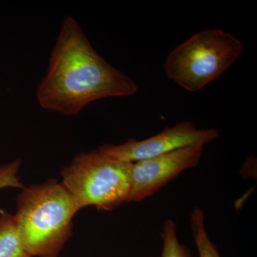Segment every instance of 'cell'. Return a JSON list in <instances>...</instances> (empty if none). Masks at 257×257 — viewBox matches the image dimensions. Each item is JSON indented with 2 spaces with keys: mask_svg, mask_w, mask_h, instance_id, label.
<instances>
[{
  "mask_svg": "<svg viewBox=\"0 0 257 257\" xmlns=\"http://www.w3.org/2000/svg\"><path fill=\"white\" fill-rule=\"evenodd\" d=\"M190 226L199 257H221L216 245L209 239L205 227V216L199 208L193 210Z\"/></svg>",
  "mask_w": 257,
  "mask_h": 257,
  "instance_id": "8",
  "label": "cell"
},
{
  "mask_svg": "<svg viewBox=\"0 0 257 257\" xmlns=\"http://www.w3.org/2000/svg\"><path fill=\"white\" fill-rule=\"evenodd\" d=\"M133 163L108 156L99 150L82 152L62 169L61 183L79 210L94 206L111 211L128 202Z\"/></svg>",
  "mask_w": 257,
  "mask_h": 257,
  "instance_id": "3",
  "label": "cell"
},
{
  "mask_svg": "<svg viewBox=\"0 0 257 257\" xmlns=\"http://www.w3.org/2000/svg\"><path fill=\"white\" fill-rule=\"evenodd\" d=\"M138 91L130 76L94 50L77 20L65 17L46 74L37 86V99L42 109L74 116L94 101L133 96Z\"/></svg>",
  "mask_w": 257,
  "mask_h": 257,
  "instance_id": "1",
  "label": "cell"
},
{
  "mask_svg": "<svg viewBox=\"0 0 257 257\" xmlns=\"http://www.w3.org/2000/svg\"><path fill=\"white\" fill-rule=\"evenodd\" d=\"M162 239V257H192L190 250L179 242L175 221L167 219L161 231Z\"/></svg>",
  "mask_w": 257,
  "mask_h": 257,
  "instance_id": "9",
  "label": "cell"
},
{
  "mask_svg": "<svg viewBox=\"0 0 257 257\" xmlns=\"http://www.w3.org/2000/svg\"><path fill=\"white\" fill-rule=\"evenodd\" d=\"M79 211L57 179L24 187L14 216L25 251L31 257H59L72 236V219Z\"/></svg>",
  "mask_w": 257,
  "mask_h": 257,
  "instance_id": "2",
  "label": "cell"
},
{
  "mask_svg": "<svg viewBox=\"0 0 257 257\" xmlns=\"http://www.w3.org/2000/svg\"><path fill=\"white\" fill-rule=\"evenodd\" d=\"M219 137L215 128H197L191 121L178 123L143 140L130 139L120 145L105 144L98 150L108 156L123 162H140L194 145L212 143Z\"/></svg>",
  "mask_w": 257,
  "mask_h": 257,
  "instance_id": "5",
  "label": "cell"
},
{
  "mask_svg": "<svg viewBox=\"0 0 257 257\" xmlns=\"http://www.w3.org/2000/svg\"><path fill=\"white\" fill-rule=\"evenodd\" d=\"M21 166V159L0 165V190L7 188L23 189L25 187L19 175Z\"/></svg>",
  "mask_w": 257,
  "mask_h": 257,
  "instance_id": "10",
  "label": "cell"
},
{
  "mask_svg": "<svg viewBox=\"0 0 257 257\" xmlns=\"http://www.w3.org/2000/svg\"><path fill=\"white\" fill-rule=\"evenodd\" d=\"M0 257H31L22 244L15 216L0 209Z\"/></svg>",
  "mask_w": 257,
  "mask_h": 257,
  "instance_id": "7",
  "label": "cell"
},
{
  "mask_svg": "<svg viewBox=\"0 0 257 257\" xmlns=\"http://www.w3.org/2000/svg\"><path fill=\"white\" fill-rule=\"evenodd\" d=\"M242 51V43L229 32L202 30L169 54L164 71L183 89L198 92L231 67Z\"/></svg>",
  "mask_w": 257,
  "mask_h": 257,
  "instance_id": "4",
  "label": "cell"
},
{
  "mask_svg": "<svg viewBox=\"0 0 257 257\" xmlns=\"http://www.w3.org/2000/svg\"><path fill=\"white\" fill-rule=\"evenodd\" d=\"M202 145L184 147L170 153L133 163L128 202H140L153 195L171 180L199 165Z\"/></svg>",
  "mask_w": 257,
  "mask_h": 257,
  "instance_id": "6",
  "label": "cell"
}]
</instances>
